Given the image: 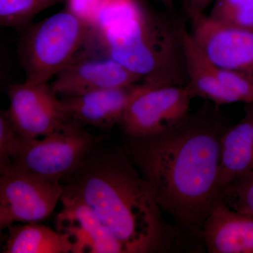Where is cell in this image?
Masks as SVG:
<instances>
[{"label":"cell","instance_id":"52a82bcc","mask_svg":"<svg viewBox=\"0 0 253 253\" xmlns=\"http://www.w3.org/2000/svg\"><path fill=\"white\" fill-rule=\"evenodd\" d=\"M65 188L32 174L11 170L0 176V230L14 223H40L52 214Z\"/></svg>","mask_w":253,"mask_h":253},{"label":"cell","instance_id":"8992f818","mask_svg":"<svg viewBox=\"0 0 253 253\" xmlns=\"http://www.w3.org/2000/svg\"><path fill=\"white\" fill-rule=\"evenodd\" d=\"M194 99L186 85H134L119 126L126 137L142 138L167 130L189 114Z\"/></svg>","mask_w":253,"mask_h":253},{"label":"cell","instance_id":"d6986e66","mask_svg":"<svg viewBox=\"0 0 253 253\" xmlns=\"http://www.w3.org/2000/svg\"><path fill=\"white\" fill-rule=\"evenodd\" d=\"M221 204L253 217V170L237 178L223 190Z\"/></svg>","mask_w":253,"mask_h":253},{"label":"cell","instance_id":"4fadbf2b","mask_svg":"<svg viewBox=\"0 0 253 253\" xmlns=\"http://www.w3.org/2000/svg\"><path fill=\"white\" fill-rule=\"evenodd\" d=\"M134 85L60 99L71 119L84 126L109 130L121 123Z\"/></svg>","mask_w":253,"mask_h":253},{"label":"cell","instance_id":"7c38bea8","mask_svg":"<svg viewBox=\"0 0 253 253\" xmlns=\"http://www.w3.org/2000/svg\"><path fill=\"white\" fill-rule=\"evenodd\" d=\"M202 242L209 253H253V216L218 205L205 221Z\"/></svg>","mask_w":253,"mask_h":253},{"label":"cell","instance_id":"2e32d148","mask_svg":"<svg viewBox=\"0 0 253 253\" xmlns=\"http://www.w3.org/2000/svg\"><path fill=\"white\" fill-rule=\"evenodd\" d=\"M4 253H73L71 236L40 223H26L10 226Z\"/></svg>","mask_w":253,"mask_h":253},{"label":"cell","instance_id":"44dd1931","mask_svg":"<svg viewBox=\"0 0 253 253\" xmlns=\"http://www.w3.org/2000/svg\"><path fill=\"white\" fill-rule=\"evenodd\" d=\"M68 9L93 26L102 0H66Z\"/></svg>","mask_w":253,"mask_h":253},{"label":"cell","instance_id":"ac0fdd59","mask_svg":"<svg viewBox=\"0 0 253 253\" xmlns=\"http://www.w3.org/2000/svg\"><path fill=\"white\" fill-rule=\"evenodd\" d=\"M211 13L214 21L253 31V0H214Z\"/></svg>","mask_w":253,"mask_h":253},{"label":"cell","instance_id":"3957f363","mask_svg":"<svg viewBox=\"0 0 253 253\" xmlns=\"http://www.w3.org/2000/svg\"><path fill=\"white\" fill-rule=\"evenodd\" d=\"M90 44L145 84H187L179 21L151 12L139 0H103Z\"/></svg>","mask_w":253,"mask_h":253},{"label":"cell","instance_id":"9a60e30c","mask_svg":"<svg viewBox=\"0 0 253 253\" xmlns=\"http://www.w3.org/2000/svg\"><path fill=\"white\" fill-rule=\"evenodd\" d=\"M237 124L229 126L221 141L218 189L223 190L240 176L253 170V104Z\"/></svg>","mask_w":253,"mask_h":253},{"label":"cell","instance_id":"30bf717a","mask_svg":"<svg viewBox=\"0 0 253 253\" xmlns=\"http://www.w3.org/2000/svg\"><path fill=\"white\" fill-rule=\"evenodd\" d=\"M191 36L217 67L253 81V31L221 24L199 11H189Z\"/></svg>","mask_w":253,"mask_h":253},{"label":"cell","instance_id":"9c48e42d","mask_svg":"<svg viewBox=\"0 0 253 253\" xmlns=\"http://www.w3.org/2000/svg\"><path fill=\"white\" fill-rule=\"evenodd\" d=\"M88 46L89 49L82 50L50 84L59 98L126 87L141 81L109 55Z\"/></svg>","mask_w":253,"mask_h":253},{"label":"cell","instance_id":"277c9868","mask_svg":"<svg viewBox=\"0 0 253 253\" xmlns=\"http://www.w3.org/2000/svg\"><path fill=\"white\" fill-rule=\"evenodd\" d=\"M17 54L25 81L49 83L87 45L92 26L66 9L19 32Z\"/></svg>","mask_w":253,"mask_h":253},{"label":"cell","instance_id":"5b68a950","mask_svg":"<svg viewBox=\"0 0 253 253\" xmlns=\"http://www.w3.org/2000/svg\"><path fill=\"white\" fill-rule=\"evenodd\" d=\"M106 138L104 134L88 132L84 125L71 119L62 129L42 139L23 136L11 158L13 168L61 184Z\"/></svg>","mask_w":253,"mask_h":253},{"label":"cell","instance_id":"ba28073f","mask_svg":"<svg viewBox=\"0 0 253 253\" xmlns=\"http://www.w3.org/2000/svg\"><path fill=\"white\" fill-rule=\"evenodd\" d=\"M7 94L10 105L6 113L24 137L49 135L71 119L49 83H14L8 86Z\"/></svg>","mask_w":253,"mask_h":253},{"label":"cell","instance_id":"603a6c76","mask_svg":"<svg viewBox=\"0 0 253 253\" xmlns=\"http://www.w3.org/2000/svg\"><path fill=\"white\" fill-rule=\"evenodd\" d=\"M193 0H189V4H191V2H192Z\"/></svg>","mask_w":253,"mask_h":253},{"label":"cell","instance_id":"6da1fadb","mask_svg":"<svg viewBox=\"0 0 253 253\" xmlns=\"http://www.w3.org/2000/svg\"><path fill=\"white\" fill-rule=\"evenodd\" d=\"M209 103L167 130L126 137L124 149L149 181L160 207L199 252L205 221L221 204L218 174L221 141L229 123Z\"/></svg>","mask_w":253,"mask_h":253},{"label":"cell","instance_id":"5bb4252c","mask_svg":"<svg viewBox=\"0 0 253 253\" xmlns=\"http://www.w3.org/2000/svg\"><path fill=\"white\" fill-rule=\"evenodd\" d=\"M179 30L187 77L186 86L193 98H201L217 106L239 102L221 84L214 72V65L196 44L184 23L179 22Z\"/></svg>","mask_w":253,"mask_h":253},{"label":"cell","instance_id":"ffe728a7","mask_svg":"<svg viewBox=\"0 0 253 253\" xmlns=\"http://www.w3.org/2000/svg\"><path fill=\"white\" fill-rule=\"evenodd\" d=\"M23 136L17 130L6 111L0 112V174L13 169L11 158L16 152Z\"/></svg>","mask_w":253,"mask_h":253},{"label":"cell","instance_id":"e0dca14e","mask_svg":"<svg viewBox=\"0 0 253 253\" xmlns=\"http://www.w3.org/2000/svg\"><path fill=\"white\" fill-rule=\"evenodd\" d=\"M66 0H0V25L20 32L42 11Z\"/></svg>","mask_w":253,"mask_h":253},{"label":"cell","instance_id":"7a4b0ae2","mask_svg":"<svg viewBox=\"0 0 253 253\" xmlns=\"http://www.w3.org/2000/svg\"><path fill=\"white\" fill-rule=\"evenodd\" d=\"M61 184L62 196L87 205L126 253L198 252L182 231L163 217L153 186L124 148L99 145Z\"/></svg>","mask_w":253,"mask_h":253},{"label":"cell","instance_id":"8fae6325","mask_svg":"<svg viewBox=\"0 0 253 253\" xmlns=\"http://www.w3.org/2000/svg\"><path fill=\"white\" fill-rule=\"evenodd\" d=\"M60 201L63 208L56 215V230L71 236L73 253H126L123 245L87 205L65 196Z\"/></svg>","mask_w":253,"mask_h":253},{"label":"cell","instance_id":"7402d4cb","mask_svg":"<svg viewBox=\"0 0 253 253\" xmlns=\"http://www.w3.org/2000/svg\"><path fill=\"white\" fill-rule=\"evenodd\" d=\"M212 1L214 0H193L189 4V10L204 13L205 8Z\"/></svg>","mask_w":253,"mask_h":253}]
</instances>
